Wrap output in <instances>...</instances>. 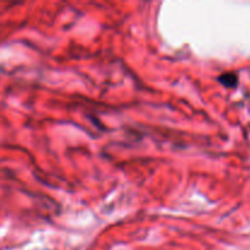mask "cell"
<instances>
[{"mask_svg":"<svg viewBox=\"0 0 250 250\" xmlns=\"http://www.w3.org/2000/svg\"><path fill=\"white\" fill-rule=\"evenodd\" d=\"M219 82L222 83L225 87H236V84L238 83V77H237L236 73L233 72H226L224 75H221L219 77Z\"/></svg>","mask_w":250,"mask_h":250,"instance_id":"6da1fadb","label":"cell"}]
</instances>
